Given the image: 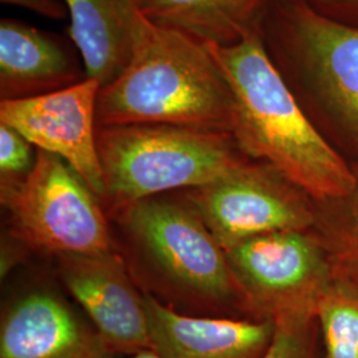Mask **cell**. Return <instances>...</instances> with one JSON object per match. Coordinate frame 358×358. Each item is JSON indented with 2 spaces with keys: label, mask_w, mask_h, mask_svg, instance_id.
Listing matches in <instances>:
<instances>
[{
  "label": "cell",
  "mask_w": 358,
  "mask_h": 358,
  "mask_svg": "<svg viewBox=\"0 0 358 358\" xmlns=\"http://www.w3.org/2000/svg\"><path fill=\"white\" fill-rule=\"evenodd\" d=\"M205 44L230 87L231 134L239 149L276 169L313 201L348 196L356 173L303 112L256 29L231 45Z\"/></svg>",
  "instance_id": "obj_1"
},
{
  "label": "cell",
  "mask_w": 358,
  "mask_h": 358,
  "mask_svg": "<svg viewBox=\"0 0 358 358\" xmlns=\"http://www.w3.org/2000/svg\"><path fill=\"white\" fill-rule=\"evenodd\" d=\"M109 213L146 294L182 313L251 319L224 248L186 195L161 194Z\"/></svg>",
  "instance_id": "obj_2"
},
{
  "label": "cell",
  "mask_w": 358,
  "mask_h": 358,
  "mask_svg": "<svg viewBox=\"0 0 358 358\" xmlns=\"http://www.w3.org/2000/svg\"><path fill=\"white\" fill-rule=\"evenodd\" d=\"M110 125H174L231 134L230 87L203 41L157 24L137 10L129 63L97 99V127Z\"/></svg>",
  "instance_id": "obj_3"
},
{
  "label": "cell",
  "mask_w": 358,
  "mask_h": 358,
  "mask_svg": "<svg viewBox=\"0 0 358 358\" xmlns=\"http://www.w3.org/2000/svg\"><path fill=\"white\" fill-rule=\"evenodd\" d=\"M97 148L109 210L202 187L248 159L229 133L174 125L97 127Z\"/></svg>",
  "instance_id": "obj_4"
},
{
  "label": "cell",
  "mask_w": 358,
  "mask_h": 358,
  "mask_svg": "<svg viewBox=\"0 0 358 358\" xmlns=\"http://www.w3.org/2000/svg\"><path fill=\"white\" fill-rule=\"evenodd\" d=\"M0 202L13 236L55 256L115 250L100 199L76 171L55 154L38 150L23 177L1 178Z\"/></svg>",
  "instance_id": "obj_5"
},
{
  "label": "cell",
  "mask_w": 358,
  "mask_h": 358,
  "mask_svg": "<svg viewBox=\"0 0 358 358\" xmlns=\"http://www.w3.org/2000/svg\"><path fill=\"white\" fill-rule=\"evenodd\" d=\"M226 256L252 320L316 316L321 294L334 276L328 245L309 230L256 236L226 250Z\"/></svg>",
  "instance_id": "obj_6"
},
{
  "label": "cell",
  "mask_w": 358,
  "mask_h": 358,
  "mask_svg": "<svg viewBox=\"0 0 358 358\" xmlns=\"http://www.w3.org/2000/svg\"><path fill=\"white\" fill-rule=\"evenodd\" d=\"M185 195L224 251L272 232L308 231L317 222L306 192L251 158Z\"/></svg>",
  "instance_id": "obj_7"
},
{
  "label": "cell",
  "mask_w": 358,
  "mask_h": 358,
  "mask_svg": "<svg viewBox=\"0 0 358 358\" xmlns=\"http://www.w3.org/2000/svg\"><path fill=\"white\" fill-rule=\"evenodd\" d=\"M100 90L97 80L85 78L38 96L3 99L0 124L15 129L38 150L62 158L103 202L105 185L97 148Z\"/></svg>",
  "instance_id": "obj_8"
},
{
  "label": "cell",
  "mask_w": 358,
  "mask_h": 358,
  "mask_svg": "<svg viewBox=\"0 0 358 358\" xmlns=\"http://www.w3.org/2000/svg\"><path fill=\"white\" fill-rule=\"evenodd\" d=\"M288 36L308 87L358 145V28L285 0Z\"/></svg>",
  "instance_id": "obj_9"
},
{
  "label": "cell",
  "mask_w": 358,
  "mask_h": 358,
  "mask_svg": "<svg viewBox=\"0 0 358 358\" xmlns=\"http://www.w3.org/2000/svg\"><path fill=\"white\" fill-rule=\"evenodd\" d=\"M56 257L65 287L103 337L112 358L153 349L145 294L122 256L110 250Z\"/></svg>",
  "instance_id": "obj_10"
},
{
  "label": "cell",
  "mask_w": 358,
  "mask_h": 358,
  "mask_svg": "<svg viewBox=\"0 0 358 358\" xmlns=\"http://www.w3.org/2000/svg\"><path fill=\"white\" fill-rule=\"evenodd\" d=\"M0 358H112L103 337L63 297L31 289L4 308Z\"/></svg>",
  "instance_id": "obj_11"
},
{
  "label": "cell",
  "mask_w": 358,
  "mask_h": 358,
  "mask_svg": "<svg viewBox=\"0 0 358 358\" xmlns=\"http://www.w3.org/2000/svg\"><path fill=\"white\" fill-rule=\"evenodd\" d=\"M143 294L152 346L162 358H263L273 341L275 321L182 313Z\"/></svg>",
  "instance_id": "obj_12"
},
{
  "label": "cell",
  "mask_w": 358,
  "mask_h": 358,
  "mask_svg": "<svg viewBox=\"0 0 358 358\" xmlns=\"http://www.w3.org/2000/svg\"><path fill=\"white\" fill-rule=\"evenodd\" d=\"M71 36L81 53L87 78L109 84L128 64L137 15L134 0H63Z\"/></svg>",
  "instance_id": "obj_13"
},
{
  "label": "cell",
  "mask_w": 358,
  "mask_h": 358,
  "mask_svg": "<svg viewBox=\"0 0 358 358\" xmlns=\"http://www.w3.org/2000/svg\"><path fill=\"white\" fill-rule=\"evenodd\" d=\"M65 52L32 27L0 24V87L3 99H20L62 90L75 80Z\"/></svg>",
  "instance_id": "obj_14"
},
{
  "label": "cell",
  "mask_w": 358,
  "mask_h": 358,
  "mask_svg": "<svg viewBox=\"0 0 358 358\" xmlns=\"http://www.w3.org/2000/svg\"><path fill=\"white\" fill-rule=\"evenodd\" d=\"M266 0H134L149 20L217 45H231L255 31Z\"/></svg>",
  "instance_id": "obj_15"
},
{
  "label": "cell",
  "mask_w": 358,
  "mask_h": 358,
  "mask_svg": "<svg viewBox=\"0 0 358 358\" xmlns=\"http://www.w3.org/2000/svg\"><path fill=\"white\" fill-rule=\"evenodd\" d=\"M324 358H358V282L334 269L316 307Z\"/></svg>",
  "instance_id": "obj_16"
},
{
  "label": "cell",
  "mask_w": 358,
  "mask_h": 358,
  "mask_svg": "<svg viewBox=\"0 0 358 358\" xmlns=\"http://www.w3.org/2000/svg\"><path fill=\"white\" fill-rule=\"evenodd\" d=\"M350 194L337 203V215L324 239L332 256L336 272L358 282V173Z\"/></svg>",
  "instance_id": "obj_17"
},
{
  "label": "cell",
  "mask_w": 358,
  "mask_h": 358,
  "mask_svg": "<svg viewBox=\"0 0 358 358\" xmlns=\"http://www.w3.org/2000/svg\"><path fill=\"white\" fill-rule=\"evenodd\" d=\"M275 324L273 341L263 358H324L315 315H288Z\"/></svg>",
  "instance_id": "obj_18"
},
{
  "label": "cell",
  "mask_w": 358,
  "mask_h": 358,
  "mask_svg": "<svg viewBox=\"0 0 358 358\" xmlns=\"http://www.w3.org/2000/svg\"><path fill=\"white\" fill-rule=\"evenodd\" d=\"M31 142L15 129L0 124V171L1 178L23 177L32 169Z\"/></svg>",
  "instance_id": "obj_19"
},
{
  "label": "cell",
  "mask_w": 358,
  "mask_h": 358,
  "mask_svg": "<svg viewBox=\"0 0 358 358\" xmlns=\"http://www.w3.org/2000/svg\"><path fill=\"white\" fill-rule=\"evenodd\" d=\"M316 11L358 28V0H306Z\"/></svg>",
  "instance_id": "obj_20"
},
{
  "label": "cell",
  "mask_w": 358,
  "mask_h": 358,
  "mask_svg": "<svg viewBox=\"0 0 358 358\" xmlns=\"http://www.w3.org/2000/svg\"><path fill=\"white\" fill-rule=\"evenodd\" d=\"M3 3H8L13 6L24 7L34 13H40L43 16L52 17V19H62L64 17L65 8L62 3L57 0H1Z\"/></svg>",
  "instance_id": "obj_21"
},
{
  "label": "cell",
  "mask_w": 358,
  "mask_h": 358,
  "mask_svg": "<svg viewBox=\"0 0 358 358\" xmlns=\"http://www.w3.org/2000/svg\"><path fill=\"white\" fill-rule=\"evenodd\" d=\"M118 358H162L155 350L153 349H148V350H142V352H138V353H136V355H131V356H125V357H118Z\"/></svg>",
  "instance_id": "obj_22"
}]
</instances>
